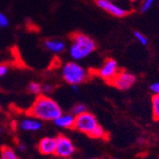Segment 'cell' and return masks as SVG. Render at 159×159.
I'll return each instance as SVG.
<instances>
[{
	"instance_id": "obj_3",
	"label": "cell",
	"mask_w": 159,
	"mask_h": 159,
	"mask_svg": "<svg viewBox=\"0 0 159 159\" xmlns=\"http://www.w3.org/2000/svg\"><path fill=\"white\" fill-rule=\"evenodd\" d=\"M63 79L70 85H79L87 78V71L78 62L69 61L65 63L61 70Z\"/></svg>"
},
{
	"instance_id": "obj_23",
	"label": "cell",
	"mask_w": 159,
	"mask_h": 159,
	"mask_svg": "<svg viewBox=\"0 0 159 159\" xmlns=\"http://www.w3.org/2000/svg\"><path fill=\"white\" fill-rule=\"evenodd\" d=\"M151 90L155 94H159V82H155L151 85Z\"/></svg>"
},
{
	"instance_id": "obj_17",
	"label": "cell",
	"mask_w": 159,
	"mask_h": 159,
	"mask_svg": "<svg viewBox=\"0 0 159 159\" xmlns=\"http://www.w3.org/2000/svg\"><path fill=\"white\" fill-rule=\"evenodd\" d=\"M86 111H87V107L84 104H81V103L75 105L74 108H73V114L75 115V116H77V115L82 114V113H84Z\"/></svg>"
},
{
	"instance_id": "obj_4",
	"label": "cell",
	"mask_w": 159,
	"mask_h": 159,
	"mask_svg": "<svg viewBox=\"0 0 159 159\" xmlns=\"http://www.w3.org/2000/svg\"><path fill=\"white\" fill-rule=\"evenodd\" d=\"M97 125L98 123L95 116L91 112L86 111L75 116V128L81 133L87 134L88 135L93 132V129H94L97 127Z\"/></svg>"
},
{
	"instance_id": "obj_26",
	"label": "cell",
	"mask_w": 159,
	"mask_h": 159,
	"mask_svg": "<svg viewBox=\"0 0 159 159\" xmlns=\"http://www.w3.org/2000/svg\"><path fill=\"white\" fill-rule=\"evenodd\" d=\"M129 2H132V3H134V2H137L138 0H129Z\"/></svg>"
},
{
	"instance_id": "obj_5",
	"label": "cell",
	"mask_w": 159,
	"mask_h": 159,
	"mask_svg": "<svg viewBox=\"0 0 159 159\" xmlns=\"http://www.w3.org/2000/svg\"><path fill=\"white\" fill-rule=\"evenodd\" d=\"M135 82L136 77L133 74L129 73L127 70H119L117 75L114 76V78L110 82V84L114 86L118 90L127 91L131 89Z\"/></svg>"
},
{
	"instance_id": "obj_6",
	"label": "cell",
	"mask_w": 159,
	"mask_h": 159,
	"mask_svg": "<svg viewBox=\"0 0 159 159\" xmlns=\"http://www.w3.org/2000/svg\"><path fill=\"white\" fill-rule=\"evenodd\" d=\"M75 150L74 143L67 136L59 135L56 137V148L54 154L62 158H69L74 154Z\"/></svg>"
},
{
	"instance_id": "obj_30",
	"label": "cell",
	"mask_w": 159,
	"mask_h": 159,
	"mask_svg": "<svg viewBox=\"0 0 159 159\" xmlns=\"http://www.w3.org/2000/svg\"><path fill=\"white\" fill-rule=\"evenodd\" d=\"M89 159H95V158H89Z\"/></svg>"
},
{
	"instance_id": "obj_24",
	"label": "cell",
	"mask_w": 159,
	"mask_h": 159,
	"mask_svg": "<svg viewBox=\"0 0 159 159\" xmlns=\"http://www.w3.org/2000/svg\"><path fill=\"white\" fill-rule=\"evenodd\" d=\"M71 89H73V91H75V93H78L79 87H78V85H71Z\"/></svg>"
},
{
	"instance_id": "obj_15",
	"label": "cell",
	"mask_w": 159,
	"mask_h": 159,
	"mask_svg": "<svg viewBox=\"0 0 159 159\" xmlns=\"http://www.w3.org/2000/svg\"><path fill=\"white\" fill-rule=\"evenodd\" d=\"M29 91L33 94L40 95V93H42V85L38 82H32L29 85Z\"/></svg>"
},
{
	"instance_id": "obj_29",
	"label": "cell",
	"mask_w": 159,
	"mask_h": 159,
	"mask_svg": "<svg viewBox=\"0 0 159 159\" xmlns=\"http://www.w3.org/2000/svg\"><path fill=\"white\" fill-rule=\"evenodd\" d=\"M65 159H73V158H70V157H69V158H65Z\"/></svg>"
},
{
	"instance_id": "obj_18",
	"label": "cell",
	"mask_w": 159,
	"mask_h": 159,
	"mask_svg": "<svg viewBox=\"0 0 159 159\" xmlns=\"http://www.w3.org/2000/svg\"><path fill=\"white\" fill-rule=\"evenodd\" d=\"M134 35L140 42L141 45H143V46H147L148 45V39H147V37L144 35L143 34H141L140 32H137L136 31V32L134 33Z\"/></svg>"
},
{
	"instance_id": "obj_11",
	"label": "cell",
	"mask_w": 159,
	"mask_h": 159,
	"mask_svg": "<svg viewBox=\"0 0 159 159\" xmlns=\"http://www.w3.org/2000/svg\"><path fill=\"white\" fill-rule=\"evenodd\" d=\"M44 46L52 53H61L66 50V43L60 39H47L44 41Z\"/></svg>"
},
{
	"instance_id": "obj_25",
	"label": "cell",
	"mask_w": 159,
	"mask_h": 159,
	"mask_svg": "<svg viewBox=\"0 0 159 159\" xmlns=\"http://www.w3.org/2000/svg\"><path fill=\"white\" fill-rule=\"evenodd\" d=\"M18 150H19L20 152H23V151H25V150H26V146H25V145H23V144H21V145H19V146H18Z\"/></svg>"
},
{
	"instance_id": "obj_28",
	"label": "cell",
	"mask_w": 159,
	"mask_h": 159,
	"mask_svg": "<svg viewBox=\"0 0 159 159\" xmlns=\"http://www.w3.org/2000/svg\"><path fill=\"white\" fill-rule=\"evenodd\" d=\"M111 1H118V0H111Z\"/></svg>"
},
{
	"instance_id": "obj_1",
	"label": "cell",
	"mask_w": 159,
	"mask_h": 159,
	"mask_svg": "<svg viewBox=\"0 0 159 159\" xmlns=\"http://www.w3.org/2000/svg\"><path fill=\"white\" fill-rule=\"evenodd\" d=\"M30 113L33 117L41 121H53L62 114V110L58 103L47 95H38L33 104Z\"/></svg>"
},
{
	"instance_id": "obj_22",
	"label": "cell",
	"mask_w": 159,
	"mask_h": 159,
	"mask_svg": "<svg viewBox=\"0 0 159 159\" xmlns=\"http://www.w3.org/2000/svg\"><path fill=\"white\" fill-rule=\"evenodd\" d=\"M53 87L51 84H45L44 86H42V93H44L45 94H49L52 92Z\"/></svg>"
},
{
	"instance_id": "obj_16",
	"label": "cell",
	"mask_w": 159,
	"mask_h": 159,
	"mask_svg": "<svg viewBox=\"0 0 159 159\" xmlns=\"http://www.w3.org/2000/svg\"><path fill=\"white\" fill-rule=\"evenodd\" d=\"M89 135L93 138H102L105 135V132L102 127L100 125H97V127L94 129H93V132Z\"/></svg>"
},
{
	"instance_id": "obj_7",
	"label": "cell",
	"mask_w": 159,
	"mask_h": 159,
	"mask_svg": "<svg viewBox=\"0 0 159 159\" xmlns=\"http://www.w3.org/2000/svg\"><path fill=\"white\" fill-rule=\"evenodd\" d=\"M118 71L119 69L117 62L112 58H109L98 70V75L110 83L114 78V76L117 75Z\"/></svg>"
},
{
	"instance_id": "obj_2",
	"label": "cell",
	"mask_w": 159,
	"mask_h": 159,
	"mask_svg": "<svg viewBox=\"0 0 159 159\" xmlns=\"http://www.w3.org/2000/svg\"><path fill=\"white\" fill-rule=\"evenodd\" d=\"M96 49L95 41L82 33H75L71 35V42L69 48V54L74 61H80L91 55Z\"/></svg>"
},
{
	"instance_id": "obj_10",
	"label": "cell",
	"mask_w": 159,
	"mask_h": 159,
	"mask_svg": "<svg viewBox=\"0 0 159 159\" xmlns=\"http://www.w3.org/2000/svg\"><path fill=\"white\" fill-rule=\"evenodd\" d=\"M75 116L73 113H65V114L62 113L56 119H54L53 122L59 128L71 129L75 128Z\"/></svg>"
},
{
	"instance_id": "obj_20",
	"label": "cell",
	"mask_w": 159,
	"mask_h": 159,
	"mask_svg": "<svg viewBox=\"0 0 159 159\" xmlns=\"http://www.w3.org/2000/svg\"><path fill=\"white\" fill-rule=\"evenodd\" d=\"M154 1H155V0H144L143 4H142V7H141V11L145 12V11H149Z\"/></svg>"
},
{
	"instance_id": "obj_21",
	"label": "cell",
	"mask_w": 159,
	"mask_h": 159,
	"mask_svg": "<svg viewBox=\"0 0 159 159\" xmlns=\"http://www.w3.org/2000/svg\"><path fill=\"white\" fill-rule=\"evenodd\" d=\"M9 73V67L5 64H0V77H4Z\"/></svg>"
},
{
	"instance_id": "obj_12",
	"label": "cell",
	"mask_w": 159,
	"mask_h": 159,
	"mask_svg": "<svg viewBox=\"0 0 159 159\" xmlns=\"http://www.w3.org/2000/svg\"><path fill=\"white\" fill-rule=\"evenodd\" d=\"M19 127L22 131L25 132H37L42 128V121L37 118H26L23 119Z\"/></svg>"
},
{
	"instance_id": "obj_13",
	"label": "cell",
	"mask_w": 159,
	"mask_h": 159,
	"mask_svg": "<svg viewBox=\"0 0 159 159\" xmlns=\"http://www.w3.org/2000/svg\"><path fill=\"white\" fill-rule=\"evenodd\" d=\"M1 158L2 159H18V156L12 149L9 147H3L1 149Z\"/></svg>"
},
{
	"instance_id": "obj_8",
	"label": "cell",
	"mask_w": 159,
	"mask_h": 159,
	"mask_svg": "<svg viewBox=\"0 0 159 159\" xmlns=\"http://www.w3.org/2000/svg\"><path fill=\"white\" fill-rule=\"evenodd\" d=\"M95 3L100 9L109 12L115 17H124L129 12V11L126 9L114 4L111 0H95Z\"/></svg>"
},
{
	"instance_id": "obj_9",
	"label": "cell",
	"mask_w": 159,
	"mask_h": 159,
	"mask_svg": "<svg viewBox=\"0 0 159 159\" xmlns=\"http://www.w3.org/2000/svg\"><path fill=\"white\" fill-rule=\"evenodd\" d=\"M56 148V138L53 137H44L40 140L38 144V150L42 154L51 155L54 154Z\"/></svg>"
},
{
	"instance_id": "obj_19",
	"label": "cell",
	"mask_w": 159,
	"mask_h": 159,
	"mask_svg": "<svg viewBox=\"0 0 159 159\" xmlns=\"http://www.w3.org/2000/svg\"><path fill=\"white\" fill-rule=\"evenodd\" d=\"M10 25V20L5 13L0 11V29L7 28Z\"/></svg>"
},
{
	"instance_id": "obj_14",
	"label": "cell",
	"mask_w": 159,
	"mask_h": 159,
	"mask_svg": "<svg viewBox=\"0 0 159 159\" xmlns=\"http://www.w3.org/2000/svg\"><path fill=\"white\" fill-rule=\"evenodd\" d=\"M152 111L155 119L159 120V94H154L152 98Z\"/></svg>"
},
{
	"instance_id": "obj_27",
	"label": "cell",
	"mask_w": 159,
	"mask_h": 159,
	"mask_svg": "<svg viewBox=\"0 0 159 159\" xmlns=\"http://www.w3.org/2000/svg\"><path fill=\"white\" fill-rule=\"evenodd\" d=\"M1 132H2V129H1V128H0V134H1Z\"/></svg>"
}]
</instances>
